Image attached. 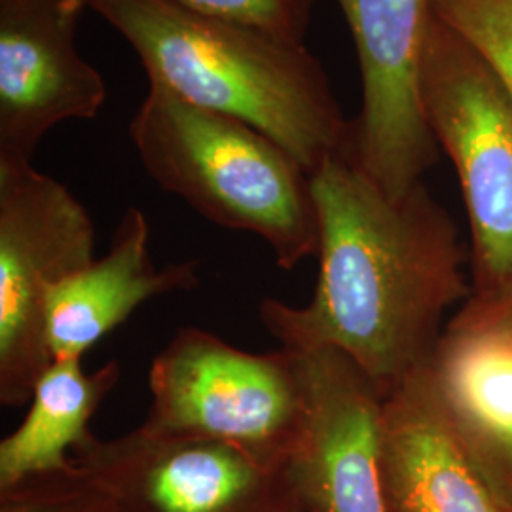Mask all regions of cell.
<instances>
[{
	"mask_svg": "<svg viewBox=\"0 0 512 512\" xmlns=\"http://www.w3.org/2000/svg\"><path fill=\"white\" fill-rule=\"evenodd\" d=\"M86 4L126 38L148 82L260 129L310 175L348 148L351 122L304 44L171 0Z\"/></svg>",
	"mask_w": 512,
	"mask_h": 512,
	"instance_id": "7a4b0ae2",
	"label": "cell"
},
{
	"mask_svg": "<svg viewBox=\"0 0 512 512\" xmlns=\"http://www.w3.org/2000/svg\"><path fill=\"white\" fill-rule=\"evenodd\" d=\"M120 376L118 361L86 372L82 359L55 357L33 387L18 429L0 442V490L71 467L74 448L92 437L90 421Z\"/></svg>",
	"mask_w": 512,
	"mask_h": 512,
	"instance_id": "5bb4252c",
	"label": "cell"
},
{
	"mask_svg": "<svg viewBox=\"0 0 512 512\" xmlns=\"http://www.w3.org/2000/svg\"><path fill=\"white\" fill-rule=\"evenodd\" d=\"M200 260L158 268L150 255V226L129 207L109 251L74 272L46 296L48 342L55 357L84 359L90 349L148 300L200 287Z\"/></svg>",
	"mask_w": 512,
	"mask_h": 512,
	"instance_id": "4fadbf2b",
	"label": "cell"
},
{
	"mask_svg": "<svg viewBox=\"0 0 512 512\" xmlns=\"http://www.w3.org/2000/svg\"><path fill=\"white\" fill-rule=\"evenodd\" d=\"M73 459L101 490L105 512H306L287 465L220 440L139 425L116 439L92 435Z\"/></svg>",
	"mask_w": 512,
	"mask_h": 512,
	"instance_id": "52a82bcc",
	"label": "cell"
},
{
	"mask_svg": "<svg viewBox=\"0 0 512 512\" xmlns=\"http://www.w3.org/2000/svg\"><path fill=\"white\" fill-rule=\"evenodd\" d=\"M0 512H105V499L73 459L67 469L27 476L2 488Z\"/></svg>",
	"mask_w": 512,
	"mask_h": 512,
	"instance_id": "2e32d148",
	"label": "cell"
},
{
	"mask_svg": "<svg viewBox=\"0 0 512 512\" xmlns=\"http://www.w3.org/2000/svg\"><path fill=\"white\" fill-rule=\"evenodd\" d=\"M308 421L287 469L306 512H387L380 480L384 395L336 349L300 351Z\"/></svg>",
	"mask_w": 512,
	"mask_h": 512,
	"instance_id": "30bf717a",
	"label": "cell"
},
{
	"mask_svg": "<svg viewBox=\"0 0 512 512\" xmlns=\"http://www.w3.org/2000/svg\"><path fill=\"white\" fill-rule=\"evenodd\" d=\"M319 275L310 302H260L281 348L344 353L387 397L427 365L452 313L469 298L467 253L450 213L416 184L393 198L348 148L311 175Z\"/></svg>",
	"mask_w": 512,
	"mask_h": 512,
	"instance_id": "6da1fadb",
	"label": "cell"
},
{
	"mask_svg": "<svg viewBox=\"0 0 512 512\" xmlns=\"http://www.w3.org/2000/svg\"><path fill=\"white\" fill-rule=\"evenodd\" d=\"M194 12L232 19L304 44L315 0H171Z\"/></svg>",
	"mask_w": 512,
	"mask_h": 512,
	"instance_id": "e0dca14e",
	"label": "cell"
},
{
	"mask_svg": "<svg viewBox=\"0 0 512 512\" xmlns=\"http://www.w3.org/2000/svg\"><path fill=\"white\" fill-rule=\"evenodd\" d=\"M336 2L348 21L363 86L349 156L389 196L399 198L423 183L439 160L418 86L431 0Z\"/></svg>",
	"mask_w": 512,
	"mask_h": 512,
	"instance_id": "ba28073f",
	"label": "cell"
},
{
	"mask_svg": "<svg viewBox=\"0 0 512 512\" xmlns=\"http://www.w3.org/2000/svg\"><path fill=\"white\" fill-rule=\"evenodd\" d=\"M86 0H0V158L33 160L50 129L92 120L101 73L76 48Z\"/></svg>",
	"mask_w": 512,
	"mask_h": 512,
	"instance_id": "9c48e42d",
	"label": "cell"
},
{
	"mask_svg": "<svg viewBox=\"0 0 512 512\" xmlns=\"http://www.w3.org/2000/svg\"><path fill=\"white\" fill-rule=\"evenodd\" d=\"M431 10L484 59L512 97V0H431Z\"/></svg>",
	"mask_w": 512,
	"mask_h": 512,
	"instance_id": "9a60e30c",
	"label": "cell"
},
{
	"mask_svg": "<svg viewBox=\"0 0 512 512\" xmlns=\"http://www.w3.org/2000/svg\"><path fill=\"white\" fill-rule=\"evenodd\" d=\"M129 137L154 183L203 219L266 241L281 270L319 253L311 175L260 129L148 82Z\"/></svg>",
	"mask_w": 512,
	"mask_h": 512,
	"instance_id": "3957f363",
	"label": "cell"
},
{
	"mask_svg": "<svg viewBox=\"0 0 512 512\" xmlns=\"http://www.w3.org/2000/svg\"><path fill=\"white\" fill-rule=\"evenodd\" d=\"M150 431L220 440L287 465L308 421L302 353H253L183 327L152 361Z\"/></svg>",
	"mask_w": 512,
	"mask_h": 512,
	"instance_id": "277c9868",
	"label": "cell"
},
{
	"mask_svg": "<svg viewBox=\"0 0 512 512\" xmlns=\"http://www.w3.org/2000/svg\"><path fill=\"white\" fill-rule=\"evenodd\" d=\"M88 209L29 160L0 158V404L29 403L52 365L46 296L95 260Z\"/></svg>",
	"mask_w": 512,
	"mask_h": 512,
	"instance_id": "8992f818",
	"label": "cell"
},
{
	"mask_svg": "<svg viewBox=\"0 0 512 512\" xmlns=\"http://www.w3.org/2000/svg\"><path fill=\"white\" fill-rule=\"evenodd\" d=\"M421 109L454 164L471 228L473 289L512 281V97L475 50L431 18L421 50Z\"/></svg>",
	"mask_w": 512,
	"mask_h": 512,
	"instance_id": "5b68a950",
	"label": "cell"
},
{
	"mask_svg": "<svg viewBox=\"0 0 512 512\" xmlns=\"http://www.w3.org/2000/svg\"><path fill=\"white\" fill-rule=\"evenodd\" d=\"M380 480L387 512H512V495L459 433L429 363L384 399Z\"/></svg>",
	"mask_w": 512,
	"mask_h": 512,
	"instance_id": "8fae6325",
	"label": "cell"
},
{
	"mask_svg": "<svg viewBox=\"0 0 512 512\" xmlns=\"http://www.w3.org/2000/svg\"><path fill=\"white\" fill-rule=\"evenodd\" d=\"M429 372L463 439L512 495V281L471 291L442 330Z\"/></svg>",
	"mask_w": 512,
	"mask_h": 512,
	"instance_id": "7c38bea8",
	"label": "cell"
}]
</instances>
